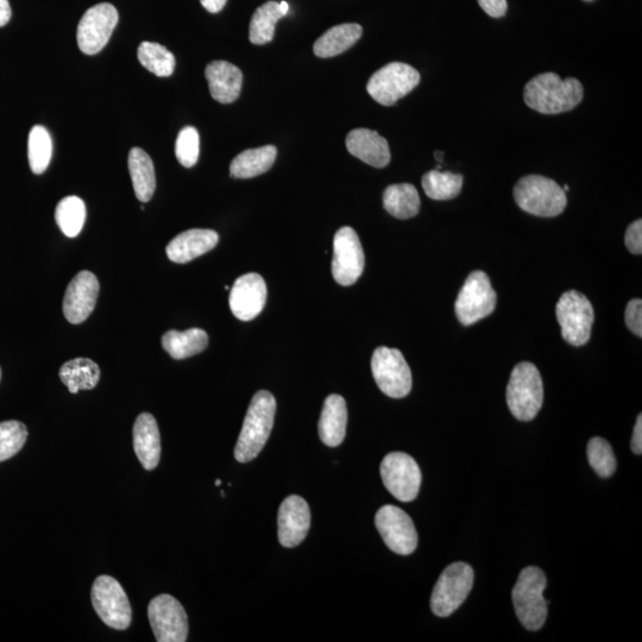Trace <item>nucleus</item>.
<instances>
[{"label": "nucleus", "instance_id": "obj_1", "mask_svg": "<svg viewBox=\"0 0 642 642\" xmlns=\"http://www.w3.org/2000/svg\"><path fill=\"white\" fill-rule=\"evenodd\" d=\"M524 99L535 111L557 115L575 109L582 102L583 86L575 78L562 79L556 73H544L528 81Z\"/></svg>", "mask_w": 642, "mask_h": 642}, {"label": "nucleus", "instance_id": "obj_2", "mask_svg": "<svg viewBox=\"0 0 642 642\" xmlns=\"http://www.w3.org/2000/svg\"><path fill=\"white\" fill-rule=\"evenodd\" d=\"M275 413L276 400L273 394L267 390L257 392L251 400L237 440L235 457L239 463H249L260 455L272 433Z\"/></svg>", "mask_w": 642, "mask_h": 642}, {"label": "nucleus", "instance_id": "obj_3", "mask_svg": "<svg viewBox=\"0 0 642 642\" xmlns=\"http://www.w3.org/2000/svg\"><path fill=\"white\" fill-rule=\"evenodd\" d=\"M546 576L537 566L521 571L514 585L512 599L516 616L528 631H539L547 619V602L544 599Z\"/></svg>", "mask_w": 642, "mask_h": 642}, {"label": "nucleus", "instance_id": "obj_4", "mask_svg": "<svg viewBox=\"0 0 642 642\" xmlns=\"http://www.w3.org/2000/svg\"><path fill=\"white\" fill-rule=\"evenodd\" d=\"M514 199L521 210L545 218L559 216L568 204L563 188L541 175H527L520 179L514 187Z\"/></svg>", "mask_w": 642, "mask_h": 642}, {"label": "nucleus", "instance_id": "obj_5", "mask_svg": "<svg viewBox=\"0 0 642 642\" xmlns=\"http://www.w3.org/2000/svg\"><path fill=\"white\" fill-rule=\"evenodd\" d=\"M544 402V385L533 363L522 362L512 371L507 387V404L514 417L531 421L537 417Z\"/></svg>", "mask_w": 642, "mask_h": 642}, {"label": "nucleus", "instance_id": "obj_6", "mask_svg": "<svg viewBox=\"0 0 642 642\" xmlns=\"http://www.w3.org/2000/svg\"><path fill=\"white\" fill-rule=\"evenodd\" d=\"M475 574L467 563L457 562L448 566L434 585L431 609L439 618H448L462 606L474 585Z\"/></svg>", "mask_w": 642, "mask_h": 642}, {"label": "nucleus", "instance_id": "obj_7", "mask_svg": "<svg viewBox=\"0 0 642 642\" xmlns=\"http://www.w3.org/2000/svg\"><path fill=\"white\" fill-rule=\"evenodd\" d=\"M371 371L376 385L389 398L402 399L411 393L412 373L398 349L380 346L371 358Z\"/></svg>", "mask_w": 642, "mask_h": 642}, {"label": "nucleus", "instance_id": "obj_8", "mask_svg": "<svg viewBox=\"0 0 642 642\" xmlns=\"http://www.w3.org/2000/svg\"><path fill=\"white\" fill-rule=\"evenodd\" d=\"M556 316L566 342L574 346L589 342L595 314L593 305L585 295L576 291L564 293L558 301Z\"/></svg>", "mask_w": 642, "mask_h": 642}, {"label": "nucleus", "instance_id": "obj_9", "mask_svg": "<svg viewBox=\"0 0 642 642\" xmlns=\"http://www.w3.org/2000/svg\"><path fill=\"white\" fill-rule=\"evenodd\" d=\"M92 604L99 618L110 628L124 631L131 625L132 610L121 584L110 576H99L92 588Z\"/></svg>", "mask_w": 642, "mask_h": 642}, {"label": "nucleus", "instance_id": "obj_10", "mask_svg": "<svg viewBox=\"0 0 642 642\" xmlns=\"http://www.w3.org/2000/svg\"><path fill=\"white\" fill-rule=\"evenodd\" d=\"M420 83L417 69L402 62H392L375 72L368 81L371 98L383 106H393Z\"/></svg>", "mask_w": 642, "mask_h": 642}, {"label": "nucleus", "instance_id": "obj_11", "mask_svg": "<svg viewBox=\"0 0 642 642\" xmlns=\"http://www.w3.org/2000/svg\"><path fill=\"white\" fill-rule=\"evenodd\" d=\"M496 293L486 273H471L456 300V316L464 326H470L492 314Z\"/></svg>", "mask_w": 642, "mask_h": 642}, {"label": "nucleus", "instance_id": "obj_12", "mask_svg": "<svg viewBox=\"0 0 642 642\" xmlns=\"http://www.w3.org/2000/svg\"><path fill=\"white\" fill-rule=\"evenodd\" d=\"M381 477L388 492L401 502L417 499L421 471L417 462L404 452L389 453L381 463Z\"/></svg>", "mask_w": 642, "mask_h": 642}, {"label": "nucleus", "instance_id": "obj_13", "mask_svg": "<svg viewBox=\"0 0 642 642\" xmlns=\"http://www.w3.org/2000/svg\"><path fill=\"white\" fill-rule=\"evenodd\" d=\"M118 20V11L112 4L100 3L88 9L78 25L77 40L81 52L86 55L102 52Z\"/></svg>", "mask_w": 642, "mask_h": 642}, {"label": "nucleus", "instance_id": "obj_14", "mask_svg": "<svg viewBox=\"0 0 642 642\" xmlns=\"http://www.w3.org/2000/svg\"><path fill=\"white\" fill-rule=\"evenodd\" d=\"M365 266L364 251L356 231L344 226L333 239L332 275L338 285L352 286L361 278Z\"/></svg>", "mask_w": 642, "mask_h": 642}, {"label": "nucleus", "instance_id": "obj_15", "mask_svg": "<svg viewBox=\"0 0 642 642\" xmlns=\"http://www.w3.org/2000/svg\"><path fill=\"white\" fill-rule=\"evenodd\" d=\"M148 618L156 641L185 642L188 637L186 610L173 596L163 594L151 600Z\"/></svg>", "mask_w": 642, "mask_h": 642}, {"label": "nucleus", "instance_id": "obj_16", "mask_svg": "<svg viewBox=\"0 0 642 642\" xmlns=\"http://www.w3.org/2000/svg\"><path fill=\"white\" fill-rule=\"evenodd\" d=\"M375 524L383 541L401 556L412 555L418 547V533L413 520L401 508L387 505L379 509Z\"/></svg>", "mask_w": 642, "mask_h": 642}, {"label": "nucleus", "instance_id": "obj_17", "mask_svg": "<svg viewBox=\"0 0 642 642\" xmlns=\"http://www.w3.org/2000/svg\"><path fill=\"white\" fill-rule=\"evenodd\" d=\"M266 301L267 285L260 274H245L231 288L229 304L232 314L239 320L250 321L260 316Z\"/></svg>", "mask_w": 642, "mask_h": 642}, {"label": "nucleus", "instance_id": "obj_18", "mask_svg": "<svg viewBox=\"0 0 642 642\" xmlns=\"http://www.w3.org/2000/svg\"><path fill=\"white\" fill-rule=\"evenodd\" d=\"M100 285L91 272H80L69 282L64 299V314L69 323L77 325L91 316L97 305Z\"/></svg>", "mask_w": 642, "mask_h": 642}, {"label": "nucleus", "instance_id": "obj_19", "mask_svg": "<svg viewBox=\"0 0 642 642\" xmlns=\"http://www.w3.org/2000/svg\"><path fill=\"white\" fill-rule=\"evenodd\" d=\"M278 527L280 544L288 549L306 539L311 527V511L302 497L291 495L281 503Z\"/></svg>", "mask_w": 642, "mask_h": 642}, {"label": "nucleus", "instance_id": "obj_20", "mask_svg": "<svg viewBox=\"0 0 642 642\" xmlns=\"http://www.w3.org/2000/svg\"><path fill=\"white\" fill-rule=\"evenodd\" d=\"M346 148L351 155L375 168L387 167L392 159L386 138L370 129L352 130L346 137Z\"/></svg>", "mask_w": 642, "mask_h": 642}, {"label": "nucleus", "instance_id": "obj_21", "mask_svg": "<svg viewBox=\"0 0 642 642\" xmlns=\"http://www.w3.org/2000/svg\"><path fill=\"white\" fill-rule=\"evenodd\" d=\"M219 236L216 231L192 229L176 236L167 245L166 253L172 262L187 263L209 253L217 247Z\"/></svg>", "mask_w": 642, "mask_h": 642}, {"label": "nucleus", "instance_id": "obj_22", "mask_svg": "<svg viewBox=\"0 0 642 642\" xmlns=\"http://www.w3.org/2000/svg\"><path fill=\"white\" fill-rule=\"evenodd\" d=\"M205 77L209 81L211 96L218 103L231 104L241 96L243 73L230 62H211L205 69Z\"/></svg>", "mask_w": 642, "mask_h": 642}, {"label": "nucleus", "instance_id": "obj_23", "mask_svg": "<svg viewBox=\"0 0 642 642\" xmlns=\"http://www.w3.org/2000/svg\"><path fill=\"white\" fill-rule=\"evenodd\" d=\"M134 450L138 461L146 470H154L160 463L161 437L159 426L150 413L138 415L134 431Z\"/></svg>", "mask_w": 642, "mask_h": 642}, {"label": "nucleus", "instance_id": "obj_24", "mask_svg": "<svg viewBox=\"0 0 642 642\" xmlns=\"http://www.w3.org/2000/svg\"><path fill=\"white\" fill-rule=\"evenodd\" d=\"M348 425V408L341 395L327 396L319 420V437L330 448L343 443Z\"/></svg>", "mask_w": 642, "mask_h": 642}, {"label": "nucleus", "instance_id": "obj_25", "mask_svg": "<svg viewBox=\"0 0 642 642\" xmlns=\"http://www.w3.org/2000/svg\"><path fill=\"white\" fill-rule=\"evenodd\" d=\"M362 34L363 29L360 24L346 23L336 25V27L327 30L314 43V54L323 59L341 55L346 50L354 47L356 42L361 39Z\"/></svg>", "mask_w": 642, "mask_h": 642}, {"label": "nucleus", "instance_id": "obj_26", "mask_svg": "<svg viewBox=\"0 0 642 642\" xmlns=\"http://www.w3.org/2000/svg\"><path fill=\"white\" fill-rule=\"evenodd\" d=\"M128 166L136 198L141 203H148L153 198L156 188L153 160L143 149L132 148L129 154Z\"/></svg>", "mask_w": 642, "mask_h": 642}, {"label": "nucleus", "instance_id": "obj_27", "mask_svg": "<svg viewBox=\"0 0 642 642\" xmlns=\"http://www.w3.org/2000/svg\"><path fill=\"white\" fill-rule=\"evenodd\" d=\"M278 155L274 146L248 149L237 155L230 165V175L235 179H251L267 173Z\"/></svg>", "mask_w": 642, "mask_h": 642}, {"label": "nucleus", "instance_id": "obj_28", "mask_svg": "<svg viewBox=\"0 0 642 642\" xmlns=\"http://www.w3.org/2000/svg\"><path fill=\"white\" fill-rule=\"evenodd\" d=\"M209 345V336L204 330H171L162 337V346L174 360H185L203 352Z\"/></svg>", "mask_w": 642, "mask_h": 642}, {"label": "nucleus", "instance_id": "obj_29", "mask_svg": "<svg viewBox=\"0 0 642 642\" xmlns=\"http://www.w3.org/2000/svg\"><path fill=\"white\" fill-rule=\"evenodd\" d=\"M100 368L90 358H75L62 365L60 379L69 393L78 394L79 390H91L100 381Z\"/></svg>", "mask_w": 642, "mask_h": 642}, {"label": "nucleus", "instance_id": "obj_30", "mask_svg": "<svg viewBox=\"0 0 642 642\" xmlns=\"http://www.w3.org/2000/svg\"><path fill=\"white\" fill-rule=\"evenodd\" d=\"M383 206L386 211L398 219H409L417 216L420 210V197L411 184L392 185L383 193Z\"/></svg>", "mask_w": 642, "mask_h": 642}, {"label": "nucleus", "instance_id": "obj_31", "mask_svg": "<svg viewBox=\"0 0 642 642\" xmlns=\"http://www.w3.org/2000/svg\"><path fill=\"white\" fill-rule=\"evenodd\" d=\"M283 16L280 9V3L267 2L255 11L253 18L250 22L249 39L251 43L267 44L273 41L275 36L276 23L281 20Z\"/></svg>", "mask_w": 642, "mask_h": 642}, {"label": "nucleus", "instance_id": "obj_32", "mask_svg": "<svg viewBox=\"0 0 642 642\" xmlns=\"http://www.w3.org/2000/svg\"><path fill=\"white\" fill-rule=\"evenodd\" d=\"M55 220L60 230L69 238L77 237L84 229L86 206L83 199L69 195L60 201L55 210Z\"/></svg>", "mask_w": 642, "mask_h": 642}, {"label": "nucleus", "instance_id": "obj_33", "mask_svg": "<svg viewBox=\"0 0 642 642\" xmlns=\"http://www.w3.org/2000/svg\"><path fill=\"white\" fill-rule=\"evenodd\" d=\"M463 175L442 172L438 169L423 176V188L428 198L433 200H451L458 197L463 187Z\"/></svg>", "mask_w": 642, "mask_h": 642}, {"label": "nucleus", "instance_id": "obj_34", "mask_svg": "<svg viewBox=\"0 0 642 642\" xmlns=\"http://www.w3.org/2000/svg\"><path fill=\"white\" fill-rule=\"evenodd\" d=\"M137 58L144 68L157 77H171L174 72L175 56L159 43L142 42L137 50Z\"/></svg>", "mask_w": 642, "mask_h": 642}, {"label": "nucleus", "instance_id": "obj_35", "mask_svg": "<svg viewBox=\"0 0 642 642\" xmlns=\"http://www.w3.org/2000/svg\"><path fill=\"white\" fill-rule=\"evenodd\" d=\"M53 155V141L48 130L42 125H35L30 130L28 140V157L31 171L40 175L47 171Z\"/></svg>", "mask_w": 642, "mask_h": 642}, {"label": "nucleus", "instance_id": "obj_36", "mask_svg": "<svg viewBox=\"0 0 642 642\" xmlns=\"http://www.w3.org/2000/svg\"><path fill=\"white\" fill-rule=\"evenodd\" d=\"M588 461L597 475L608 478L614 475L618 462L612 446L606 439L595 437L588 443Z\"/></svg>", "mask_w": 642, "mask_h": 642}, {"label": "nucleus", "instance_id": "obj_37", "mask_svg": "<svg viewBox=\"0 0 642 642\" xmlns=\"http://www.w3.org/2000/svg\"><path fill=\"white\" fill-rule=\"evenodd\" d=\"M28 439L27 426L20 421L0 423V463L8 461L23 449Z\"/></svg>", "mask_w": 642, "mask_h": 642}, {"label": "nucleus", "instance_id": "obj_38", "mask_svg": "<svg viewBox=\"0 0 642 642\" xmlns=\"http://www.w3.org/2000/svg\"><path fill=\"white\" fill-rule=\"evenodd\" d=\"M200 153V137L197 129L186 127L179 132L175 143L176 159L186 168L197 165Z\"/></svg>", "mask_w": 642, "mask_h": 642}, {"label": "nucleus", "instance_id": "obj_39", "mask_svg": "<svg viewBox=\"0 0 642 642\" xmlns=\"http://www.w3.org/2000/svg\"><path fill=\"white\" fill-rule=\"evenodd\" d=\"M626 325L635 336L642 337V301L634 299L628 302L625 314Z\"/></svg>", "mask_w": 642, "mask_h": 642}, {"label": "nucleus", "instance_id": "obj_40", "mask_svg": "<svg viewBox=\"0 0 642 642\" xmlns=\"http://www.w3.org/2000/svg\"><path fill=\"white\" fill-rule=\"evenodd\" d=\"M626 247L634 255L642 253V220H635L628 226L625 236Z\"/></svg>", "mask_w": 642, "mask_h": 642}, {"label": "nucleus", "instance_id": "obj_41", "mask_svg": "<svg viewBox=\"0 0 642 642\" xmlns=\"http://www.w3.org/2000/svg\"><path fill=\"white\" fill-rule=\"evenodd\" d=\"M478 3L489 16L500 18L506 15L507 0H478Z\"/></svg>", "mask_w": 642, "mask_h": 642}, {"label": "nucleus", "instance_id": "obj_42", "mask_svg": "<svg viewBox=\"0 0 642 642\" xmlns=\"http://www.w3.org/2000/svg\"><path fill=\"white\" fill-rule=\"evenodd\" d=\"M632 451L635 455L642 453V415L639 414L637 424H635L633 438H632Z\"/></svg>", "mask_w": 642, "mask_h": 642}, {"label": "nucleus", "instance_id": "obj_43", "mask_svg": "<svg viewBox=\"0 0 642 642\" xmlns=\"http://www.w3.org/2000/svg\"><path fill=\"white\" fill-rule=\"evenodd\" d=\"M12 17V10L9 0H0V28L5 27Z\"/></svg>", "mask_w": 642, "mask_h": 642}, {"label": "nucleus", "instance_id": "obj_44", "mask_svg": "<svg viewBox=\"0 0 642 642\" xmlns=\"http://www.w3.org/2000/svg\"><path fill=\"white\" fill-rule=\"evenodd\" d=\"M200 2L207 11L211 12V14H218V12L224 9L228 0H200Z\"/></svg>", "mask_w": 642, "mask_h": 642}, {"label": "nucleus", "instance_id": "obj_45", "mask_svg": "<svg viewBox=\"0 0 642 642\" xmlns=\"http://www.w3.org/2000/svg\"><path fill=\"white\" fill-rule=\"evenodd\" d=\"M280 9L282 11L283 16H286L288 14V11H289V6H288V4L286 2H282V3H280Z\"/></svg>", "mask_w": 642, "mask_h": 642}, {"label": "nucleus", "instance_id": "obj_46", "mask_svg": "<svg viewBox=\"0 0 642 642\" xmlns=\"http://www.w3.org/2000/svg\"><path fill=\"white\" fill-rule=\"evenodd\" d=\"M434 156H436V160H437L439 163H442V162H443V160H444V153H442V151H436V153H434Z\"/></svg>", "mask_w": 642, "mask_h": 642}, {"label": "nucleus", "instance_id": "obj_47", "mask_svg": "<svg viewBox=\"0 0 642 642\" xmlns=\"http://www.w3.org/2000/svg\"><path fill=\"white\" fill-rule=\"evenodd\" d=\"M220 484H222V481L217 480V481H216V486H217V487H219V486H220Z\"/></svg>", "mask_w": 642, "mask_h": 642}, {"label": "nucleus", "instance_id": "obj_48", "mask_svg": "<svg viewBox=\"0 0 642 642\" xmlns=\"http://www.w3.org/2000/svg\"><path fill=\"white\" fill-rule=\"evenodd\" d=\"M0 377H2V370H0Z\"/></svg>", "mask_w": 642, "mask_h": 642}, {"label": "nucleus", "instance_id": "obj_49", "mask_svg": "<svg viewBox=\"0 0 642 642\" xmlns=\"http://www.w3.org/2000/svg\"><path fill=\"white\" fill-rule=\"evenodd\" d=\"M585 2H591V0H585Z\"/></svg>", "mask_w": 642, "mask_h": 642}]
</instances>
